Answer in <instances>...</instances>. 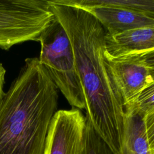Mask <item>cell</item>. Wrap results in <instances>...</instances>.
I'll use <instances>...</instances> for the list:
<instances>
[{
  "label": "cell",
  "instance_id": "obj_7",
  "mask_svg": "<svg viewBox=\"0 0 154 154\" xmlns=\"http://www.w3.org/2000/svg\"><path fill=\"white\" fill-rule=\"evenodd\" d=\"M105 57L118 58L154 50V26L134 29L114 35L105 32Z\"/></svg>",
  "mask_w": 154,
  "mask_h": 154
},
{
  "label": "cell",
  "instance_id": "obj_3",
  "mask_svg": "<svg viewBox=\"0 0 154 154\" xmlns=\"http://www.w3.org/2000/svg\"><path fill=\"white\" fill-rule=\"evenodd\" d=\"M53 17L49 1L0 0V48L38 42Z\"/></svg>",
  "mask_w": 154,
  "mask_h": 154
},
{
  "label": "cell",
  "instance_id": "obj_4",
  "mask_svg": "<svg viewBox=\"0 0 154 154\" xmlns=\"http://www.w3.org/2000/svg\"><path fill=\"white\" fill-rule=\"evenodd\" d=\"M85 117L77 108L58 110L46 138L43 154H81Z\"/></svg>",
  "mask_w": 154,
  "mask_h": 154
},
{
  "label": "cell",
  "instance_id": "obj_2",
  "mask_svg": "<svg viewBox=\"0 0 154 154\" xmlns=\"http://www.w3.org/2000/svg\"><path fill=\"white\" fill-rule=\"evenodd\" d=\"M38 58L51 79L73 108L85 109V101L76 70L75 55L69 37L54 16L41 32Z\"/></svg>",
  "mask_w": 154,
  "mask_h": 154
},
{
  "label": "cell",
  "instance_id": "obj_5",
  "mask_svg": "<svg viewBox=\"0 0 154 154\" xmlns=\"http://www.w3.org/2000/svg\"><path fill=\"white\" fill-rule=\"evenodd\" d=\"M106 61L125 106L134 102L154 80V72L133 55L112 58L106 57Z\"/></svg>",
  "mask_w": 154,
  "mask_h": 154
},
{
  "label": "cell",
  "instance_id": "obj_13",
  "mask_svg": "<svg viewBox=\"0 0 154 154\" xmlns=\"http://www.w3.org/2000/svg\"><path fill=\"white\" fill-rule=\"evenodd\" d=\"M133 55L139 61L154 72V50Z\"/></svg>",
  "mask_w": 154,
  "mask_h": 154
},
{
  "label": "cell",
  "instance_id": "obj_9",
  "mask_svg": "<svg viewBox=\"0 0 154 154\" xmlns=\"http://www.w3.org/2000/svg\"><path fill=\"white\" fill-rule=\"evenodd\" d=\"M93 4L123 8L154 20V0H87Z\"/></svg>",
  "mask_w": 154,
  "mask_h": 154
},
{
  "label": "cell",
  "instance_id": "obj_14",
  "mask_svg": "<svg viewBox=\"0 0 154 154\" xmlns=\"http://www.w3.org/2000/svg\"><path fill=\"white\" fill-rule=\"evenodd\" d=\"M5 73H6L5 69L3 66L2 64L0 63V105L2 103L6 93L4 90Z\"/></svg>",
  "mask_w": 154,
  "mask_h": 154
},
{
  "label": "cell",
  "instance_id": "obj_8",
  "mask_svg": "<svg viewBox=\"0 0 154 154\" xmlns=\"http://www.w3.org/2000/svg\"><path fill=\"white\" fill-rule=\"evenodd\" d=\"M123 154H153L149 143L144 116L134 103L125 106Z\"/></svg>",
  "mask_w": 154,
  "mask_h": 154
},
{
  "label": "cell",
  "instance_id": "obj_1",
  "mask_svg": "<svg viewBox=\"0 0 154 154\" xmlns=\"http://www.w3.org/2000/svg\"><path fill=\"white\" fill-rule=\"evenodd\" d=\"M50 10L67 32L82 88L86 118L113 154H123L125 105L107 66L105 30L82 8L49 1Z\"/></svg>",
  "mask_w": 154,
  "mask_h": 154
},
{
  "label": "cell",
  "instance_id": "obj_6",
  "mask_svg": "<svg viewBox=\"0 0 154 154\" xmlns=\"http://www.w3.org/2000/svg\"><path fill=\"white\" fill-rule=\"evenodd\" d=\"M60 1L91 13L102 25L106 34L114 35L134 29L154 26V20L123 8L93 4L87 0Z\"/></svg>",
  "mask_w": 154,
  "mask_h": 154
},
{
  "label": "cell",
  "instance_id": "obj_11",
  "mask_svg": "<svg viewBox=\"0 0 154 154\" xmlns=\"http://www.w3.org/2000/svg\"><path fill=\"white\" fill-rule=\"evenodd\" d=\"M132 103L144 117L154 108V80L140 93Z\"/></svg>",
  "mask_w": 154,
  "mask_h": 154
},
{
  "label": "cell",
  "instance_id": "obj_12",
  "mask_svg": "<svg viewBox=\"0 0 154 154\" xmlns=\"http://www.w3.org/2000/svg\"><path fill=\"white\" fill-rule=\"evenodd\" d=\"M149 143L153 154H154V108L144 117Z\"/></svg>",
  "mask_w": 154,
  "mask_h": 154
},
{
  "label": "cell",
  "instance_id": "obj_10",
  "mask_svg": "<svg viewBox=\"0 0 154 154\" xmlns=\"http://www.w3.org/2000/svg\"><path fill=\"white\" fill-rule=\"evenodd\" d=\"M81 154H113L86 117Z\"/></svg>",
  "mask_w": 154,
  "mask_h": 154
}]
</instances>
